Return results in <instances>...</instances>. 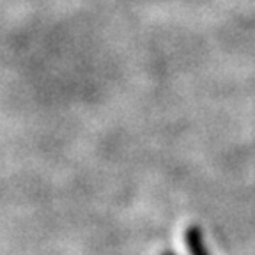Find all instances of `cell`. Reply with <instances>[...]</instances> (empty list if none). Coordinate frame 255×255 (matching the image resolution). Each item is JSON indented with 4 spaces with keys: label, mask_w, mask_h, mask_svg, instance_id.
<instances>
[{
    "label": "cell",
    "mask_w": 255,
    "mask_h": 255,
    "mask_svg": "<svg viewBox=\"0 0 255 255\" xmlns=\"http://www.w3.org/2000/svg\"><path fill=\"white\" fill-rule=\"evenodd\" d=\"M159 255H177V254H175V252H172V250H163Z\"/></svg>",
    "instance_id": "7a4b0ae2"
},
{
    "label": "cell",
    "mask_w": 255,
    "mask_h": 255,
    "mask_svg": "<svg viewBox=\"0 0 255 255\" xmlns=\"http://www.w3.org/2000/svg\"><path fill=\"white\" fill-rule=\"evenodd\" d=\"M184 241H186V247L190 250V255H209L204 243V234L202 229L199 225H190L184 232Z\"/></svg>",
    "instance_id": "6da1fadb"
}]
</instances>
